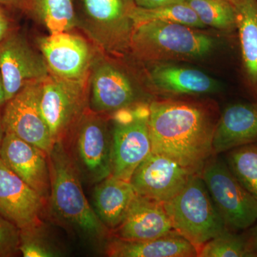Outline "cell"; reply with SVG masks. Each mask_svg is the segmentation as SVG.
Listing matches in <instances>:
<instances>
[{
	"label": "cell",
	"instance_id": "19",
	"mask_svg": "<svg viewBox=\"0 0 257 257\" xmlns=\"http://www.w3.org/2000/svg\"><path fill=\"white\" fill-rule=\"evenodd\" d=\"M153 64L149 77L158 92L171 95H202L219 89L215 79L199 69L167 62Z\"/></svg>",
	"mask_w": 257,
	"mask_h": 257
},
{
	"label": "cell",
	"instance_id": "2",
	"mask_svg": "<svg viewBox=\"0 0 257 257\" xmlns=\"http://www.w3.org/2000/svg\"><path fill=\"white\" fill-rule=\"evenodd\" d=\"M50 173L49 211L56 222L79 237L100 243L111 231L96 215L85 197L82 179L63 144L54 145L48 155Z\"/></svg>",
	"mask_w": 257,
	"mask_h": 257
},
{
	"label": "cell",
	"instance_id": "34",
	"mask_svg": "<svg viewBox=\"0 0 257 257\" xmlns=\"http://www.w3.org/2000/svg\"><path fill=\"white\" fill-rule=\"evenodd\" d=\"M27 0H0V5L6 6L23 7Z\"/></svg>",
	"mask_w": 257,
	"mask_h": 257
},
{
	"label": "cell",
	"instance_id": "12",
	"mask_svg": "<svg viewBox=\"0 0 257 257\" xmlns=\"http://www.w3.org/2000/svg\"><path fill=\"white\" fill-rule=\"evenodd\" d=\"M50 73L69 80L87 81L98 52L84 37L72 31L50 34L39 40Z\"/></svg>",
	"mask_w": 257,
	"mask_h": 257
},
{
	"label": "cell",
	"instance_id": "9",
	"mask_svg": "<svg viewBox=\"0 0 257 257\" xmlns=\"http://www.w3.org/2000/svg\"><path fill=\"white\" fill-rule=\"evenodd\" d=\"M40 106L54 145L63 143L89 109V79L69 80L50 73L42 82Z\"/></svg>",
	"mask_w": 257,
	"mask_h": 257
},
{
	"label": "cell",
	"instance_id": "32",
	"mask_svg": "<svg viewBox=\"0 0 257 257\" xmlns=\"http://www.w3.org/2000/svg\"><path fill=\"white\" fill-rule=\"evenodd\" d=\"M13 30L11 20L0 5V42L3 41Z\"/></svg>",
	"mask_w": 257,
	"mask_h": 257
},
{
	"label": "cell",
	"instance_id": "21",
	"mask_svg": "<svg viewBox=\"0 0 257 257\" xmlns=\"http://www.w3.org/2000/svg\"><path fill=\"white\" fill-rule=\"evenodd\" d=\"M137 194L130 182L111 175L95 184L93 209L111 232L124 219Z\"/></svg>",
	"mask_w": 257,
	"mask_h": 257
},
{
	"label": "cell",
	"instance_id": "26",
	"mask_svg": "<svg viewBox=\"0 0 257 257\" xmlns=\"http://www.w3.org/2000/svg\"><path fill=\"white\" fill-rule=\"evenodd\" d=\"M206 27L231 31L236 29V13L231 0H185Z\"/></svg>",
	"mask_w": 257,
	"mask_h": 257
},
{
	"label": "cell",
	"instance_id": "11",
	"mask_svg": "<svg viewBox=\"0 0 257 257\" xmlns=\"http://www.w3.org/2000/svg\"><path fill=\"white\" fill-rule=\"evenodd\" d=\"M42 80L27 84L7 101L2 117L5 133L13 134L49 155L54 144L40 106Z\"/></svg>",
	"mask_w": 257,
	"mask_h": 257
},
{
	"label": "cell",
	"instance_id": "4",
	"mask_svg": "<svg viewBox=\"0 0 257 257\" xmlns=\"http://www.w3.org/2000/svg\"><path fill=\"white\" fill-rule=\"evenodd\" d=\"M175 231L199 248L226 229L200 174L163 203Z\"/></svg>",
	"mask_w": 257,
	"mask_h": 257
},
{
	"label": "cell",
	"instance_id": "24",
	"mask_svg": "<svg viewBox=\"0 0 257 257\" xmlns=\"http://www.w3.org/2000/svg\"><path fill=\"white\" fill-rule=\"evenodd\" d=\"M130 18L133 21L134 28L140 24L150 21L181 24L199 30L206 28L194 10L185 2L152 9H145L135 6L132 11Z\"/></svg>",
	"mask_w": 257,
	"mask_h": 257
},
{
	"label": "cell",
	"instance_id": "3",
	"mask_svg": "<svg viewBox=\"0 0 257 257\" xmlns=\"http://www.w3.org/2000/svg\"><path fill=\"white\" fill-rule=\"evenodd\" d=\"M216 45L214 37L181 24L150 21L134 28L128 50L150 63L199 60Z\"/></svg>",
	"mask_w": 257,
	"mask_h": 257
},
{
	"label": "cell",
	"instance_id": "15",
	"mask_svg": "<svg viewBox=\"0 0 257 257\" xmlns=\"http://www.w3.org/2000/svg\"><path fill=\"white\" fill-rule=\"evenodd\" d=\"M47 202L0 158V215L19 229L42 224Z\"/></svg>",
	"mask_w": 257,
	"mask_h": 257
},
{
	"label": "cell",
	"instance_id": "29",
	"mask_svg": "<svg viewBox=\"0 0 257 257\" xmlns=\"http://www.w3.org/2000/svg\"><path fill=\"white\" fill-rule=\"evenodd\" d=\"M20 229L0 215V257L15 256L20 253Z\"/></svg>",
	"mask_w": 257,
	"mask_h": 257
},
{
	"label": "cell",
	"instance_id": "30",
	"mask_svg": "<svg viewBox=\"0 0 257 257\" xmlns=\"http://www.w3.org/2000/svg\"><path fill=\"white\" fill-rule=\"evenodd\" d=\"M250 257H257V222L244 231Z\"/></svg>",
	"mask_w": 257,
	"mask_h": 257
},
{
	"label": "cell",
	"instance_id": "14",
	"mask_svg": "<svg viewBox=\"0 0 257 257\" xmlns=\"http://www.w3.org/2000/svg\"><path fill=\"white\" fill-rule=\"evenodd\" d=\"M193 175L173 159L152 152L137 167L130 182L138 195L165 203L183 189Z\"/></svg>",
	"mask_w": 257,
	"mask_h": 257
},
{
	"label": "cell",
	"instance_id": "16",
	"mask_svg": "<svg viewBox=\"0 0 257 257\" xmlns=\"http://www.w3.org/2000/svg\"><path fill=\"white\" fill-rule=\"evenodd\" d=\"M0 158L48 202L50 173L47 153L13 134L5 133L0 147Z\"/></svg>",
	"mask_w": 257,
	"mask_h": 257
},
{
	"label": "cell",
	"instance_id": "7",
	"mask_svg": "<svg viewBox=\"0 0 257 257\" xmlns=\"http://www.w3.org/2000/svg\"><path fill=\"white\" fill-rule=\"evenodd\" d=\"M150 103L147 101L109 115L112 147V175L130 182L137 167L152 152Z\"/></svg>",
	"mask_w": 257,
	"mask_h": 257
},
{
	"label": "cell",
	"instance_id": "10",
	"mask_svg": "<svg viewBox=\"0 0 257 257\" xmlns=\"http://www.w3.org/2000/svg\"><path fill=\"white\" fill-rule=\"evenodd\" d=\"M145 101L137 83L119 64L98 54L89 77V109L98 114L115 111Z\"/></svg>",
	"mask_w": 257,
	"mask_h": 257
},
{
	"label": "cell",
	"instance_id": "20",
	"mask_svg": "<svg viewBox=\"0 0 257 257\" xmlns=\"http://www.w3.org/2000/svg\"><path fill=\"white\" fill-rule=\"evenodd\" d=\"M105 253L111 257H196L198 249L174 231L156 239L133 241L111 236Z\"/></svg>",
	"mask_w": 257,
	"mask_h": 257
},
{
	"label": "cell",
	"instance_id": "1",
	"mask_svg": "<svg viewBox=\"0 0 257 257\" xmlns=\"http://www.w3.org/2000/svg\"><path fill=\"white\" fill-rule=\"evenodd\" d=\"M218 119L200 102L156 100L150 103L152 152L177 161L193 174H200L213 156L212 142Z\"/></svg>",
	"mask_w": 257,
	"mask_h": 257
},
{
	"label": "cell",
	"instance_id": "8",
	"mask_svg": "<svg viewBox=\"0 0 257 257\" xmlns=\"http://www.w3.org/2000/svg\"><path fill=\"white\" fill-rule=\"evenodd\" d=\"M226 229L245 231L257 222V201L240 183L226 161L213 155L200 173Z\"/></svg>",
	"mask_w": 257,
	"mask_h": 257
},
{
	"label": "cell",
	"instance_id": "28",
	"mask_svg": "<svg viewBox=\"0 0 257 257\" xmlns=\"http://www.w3.org/2000/svg\"><path fill=\"white\" fill-rule=\"evenodd\" d=\"M19 250L25 257H53L62 255L60 250L51 242L47 236L43 223L20 229Z\"/></svg>",
	"mask_w": 257,
	"mask_h": 257
},
{
	"label": "cell",
	"instance_id": "33",
	"mask_svg": "<svg viewBox=\"0 0 257 257\" xmlns=\"http://www.w3.org/2000/svg\"><path fill=\"white\" fill-rule=\"evenodd\" d=\"M7 101H8V99H7L4 82H3V77L0 72V108L3 107L5 105Z\"/></svg>",
	"mask_w": 257,
	"mask_h": 257
},
{
	"label": "cell",
	"instance_id": "23",
	"mask_svg": "<svg viewBox=\"0 0 257 257\" xmlns=\"http://www.w3.org/2000/svg\"><path fill=\"white\" fill-rule=\"evenodd\" d=\"M23 7L50 34L72 31L77 26L74 0H27Z\"/></svg>",
	"mask_w": 257,
	"mask_h": 257
},
{
	"label": "cell",
	"instance_id": "25",
	"mask_svg": "<svg viewBox=\"0 0 257 257\" xmlns=\"http://www.w3.org/2000/svg\"><path fill=\"white\" fill-rule=\"evenodd\" d=\"M225 161L240 183L257 201V143L226 152Z\"/></svg>",
	"mask_w": 257,
	"mask_h": 257
},
{
	"label": "cell",
	"instance_id": "35",
	"mask_svg": "<svg viewBox=\"0 0 257 257\" xmlns=\"http://www.w3.org/2000/svg\"><path fill=\"white\" fill-rule=\"evenodd\" d=\"M5 130L3 124V117H2V108H0V147H1L2 142L4 138Z\"/></svg>",
	"mask_w": 257,
	"mask_h": 257
},
{
	"label": "cell",
	"instance_id": "13",
	"mask_svg": "<svg viewBox=\"0 0 257 257\" xmlns=\"http://www.w3.org/2000/svg\"><path fill=\"white\" fill-rule=\"evenodd\" d=\"M0 72L8 101L27 84L42 80L50 74L41 52L14 30L0 42Z\"/></svg>",
	"mask_w": 257,
	"mask_h": 257
},
{
	"label": "cell",
	"instance_id": "17",
	"mask_svg": "<svg viewBox=\"0 0 257 257\" xmlns=\"http://www.w3.org/2000/svg\"><path fill=\"white\" fill-rule=\"evenodd\" d=\"M175 231L163 203L137 194L124 219L111 236L141 241L156 239Z\"/></svg>",
	"mask_w": 257,
	"mask_h": 257
},
{
	"label": "cell",
	"instance_id": "5",
	"mask_svg": "<svg viewBox=\"0 0 257 257\" xmlns=\"http://www.w3.org/2000/svg\"><path fill=\"white\" fill-rule=\"evenodd\" d=\"M82 182L95 185L112 175L109 116L88 109L64 142Z\"/></svg>",
	"mask_w": 257,
	"mask_h": 257
},
{
	"label": "cell",
	"instance_id": "18",
	"mask_svg": "<svg viewBox=\"0 0 257 257\" xmlns=\"http://www.w3.org/2000/svg\"><path fill=\"white\" fill-rule=\"evenodd\" d=\"M257 143V101L230 104L222 111L214 130L213 155Z\"/></svg>",
	"mask_w": 257,
	"mask_h": 257
},
{
	"label": "cell",
	"instance_id": "6",
	"mask_svg": "<svg viewBox=\"0 0 257 257\" xmlns=\"http://www.w3.org/2000/svg\"><path fill=\"white\" fill-rule=\"evenodd\" d=\"M135 6L134 0H78L77 26L101 52L121 53L130 48Z\"/></svg>",
	"mask_w": 257,
	"mask_h": 257
},
{
	"label": "cell",
	"instance_id": "22",
	"mask_svg": "<svg viewBox=\"0 0 257 257\" xmlns=\"http://www.w3.org/2000/svg\"><path fill=\"white\" fill-rule=\"evenodd\" d=\"M236 13L243 76L257 101V0H231Z\"/></svg>",
	"mask_w": 257,
	"mask_h": 257
},
{
	"label": "cell",
	"instance_id": "27",
	"mask_svg": "<svg viewBox=\"0 0 257 257\" xmlns=\"http://www.w3.org/2000/svg\"><path fill=\"white\" fill-rule=\"evenodd\" d=\"M200 257H250L244 233L226 229L198 248Z\"/></svg>",
	"mask_w": 257,
	"mask_h": 257
},
{
	"label": "cell",
	"instance_id": "31",
	"mask_svg": "<svg viewBox=\"0 0 257 257\" xmlns=\"http://www.w3.org/2000/svg\"><path fill=\"white\" fill-rule=\"evenodd\" d=\"M136 6L145 9H152L165 5L184 3L185 0H134Z\"/></svg>",
	"mask_w": 257,
	"mask_h": 257
}]
</instances>
